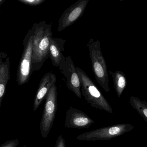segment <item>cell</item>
<instances>
[{
	"instance_id": "1",
	"label": "cell",
	"mask_w": 147,
	"mask_h": 147,
	"mask_svg": "<svg viewBox=\"0 0 147 147\" xmlns=\"http://www.w3.org/2000/svg\"><path fill=\"white\" fill-rule=\"evenodd\" d=\"M52 23L42 21L32 27L33 53L32 72L38 71L49 58V49L53 38Z\"/></svg>"
},
{
	"instance_id": "2",
	"label": "cell",
	"mask_w": 147,
	"mask_h": 147,
	"mask_svg": "<svg viewBox=\"0 0 147 147\" xmlns=\"http://www.w3.org/2000/svg\"><path fill=\"white\" fill-rule=\"evenodd\" d=\"M76 70L80 80L81 91L86 101L93 108L112 114L111 105L90 77L81 68L76 67Z\"/></svg>"
},
{
	"instance_id": "3",
	"label": "cell",
	"mask_w": 147,
	"mask_h": 147,
	"mask_svg": "<svg viewBox=\"0 0 147 147\" xmlns=\"http://www.w3.org/2000/svg\"><path fill=\"white\" fill-rule=\"evenodd\" d=\"M94 77L100 86L106 91H110L109 73L105 59L102 54L101 43L98 39H90L87 44Z\"/></svg>"
},
{
	"instance_id": "4",
	"label": "cell",
	"mask_w": 147,
	"mask_h": 147,
	"mask_svg": "<svg viewBox=\"0 0 147 147\" xmlns=\"http://www.w3.org/2000/svg\"><path fill=\"white\" fill-rule=\"evenodd\" d=\"M134 128L133 125L128 123L117 124L83 133L76 139L86 141L109 140L131 131Z\"/></svg>"
},
{
	"instance_id": "5",
	"label": "cell",
	"mask_w": 147,
	"mask_h": 147,
	"mask_svg": "<svg viewBox=\"0 0 147 147\" xmlns=\"http://www.w3.org/2000/svg\"><path fill=\"white\" fill-rule=\"evenodd\" d=\"M57 88L56 84L50 89L46 97L45 103L40 123V133L45 139L50 133L57 110Z\"/></svg>"
},
{
	"instance_id": "6",
	"label": "cell",
	"mask_w": 147,
	"mask_h": 147,
	"mask_svg": "<svg viewBox=\"0 0 147 147\" xmlns=\"http://www.w3.org/2000/svg\"><path fill=\"white\" fill-rule=\"evenodd\" d=\"M24 41V50L17 72V81L20 85H22L28 82L32 72L33 35L32 29L28 31Z\"/></svg>"
},
{
	"instance_id": "7",
	"label": "cell",
	"mask_w": 147,
	"mask_h": 147,
	"mask_svg": "<svg viewBox=\"0 0 147 147\" xmlns=\"http://www.w3.org/2000/svg\"><path fill=\"white\" fill-rule=\"evenodd\" d=\"M89 0H78L63 12L59 20L58 32H61L82 16Z\"/></svg>"
},
{
	"instance_id": "8",
	"label": "cell",
	"mask_w": 147,
	"mask_h": 147,
	"mask_svg": "<svg viewBox=\"0 0 147 147\" xmlns=\"http://www.w3.org/2000/svg\"><path fill=\"white\" fill-rule=\"evenodd\" d=\"M59 70L66 79V84L69 90L79 98H81V84L76 67L71 57L69 56Z\"/></svg>"
},
{
	"instance_id": "9",
	"label": "cell",
	"mask_w": 147,
	"mask_h": 147,
	"mask_svg": "<svg viewBox=\"0 0 147 147\" xmlns=\"http://www.w3.org/2000/svg\"><path fill=\"white\" fill-rule=\"evenodd\" d=\"M94 123V121L84 112L78 109L70 107L66 111L65 127L77 129H88Z\"/></svg>"
},
{
	"instance_id": "10",
	"label": "cell",
	"mask_w": 147,
	"mask_h": 147,
	"mask_svg": "<svg viewBox=\"0 0 147 147\" xmlns=\"http://www.w3.org/2000/svg\"><path fill=\"white\" fill-rule=\"evenodd\" d=\"M57 78L52 72L46 73L40 82L38 88L36 92L33 104V110L36 112L40 105L42 103L52 87L56 84Z\"/></svg>"
},
{
	"instance_id": "11",
	"label": "cell",
	"mask_w": 147,
	"mask_h": 147,
	"mask_svg": "<svg viewBox=\"0 0 147 147\" xmlns=\"http://www.w3.org/2000/svg\"><path fill=\"white\" fill-rule=\"evenodd\" d=\"M66 40L61 38H53L51 39L49 49V58L53 65L60 68L65 61L66 58L63 54Z\"/></svg>"
},
{
	"instance_id": "12",
	"label": "cell",
	"mask_w": 147,
	"mask_h": 147,
	"mask_svg": "<svg viewBox=\"0 0 147 147\" xmlns=\"http://www.w3.org/2000/svg\"><path fill=\"white\" fill-rule=\"evenodd\" d=\"M4 53H0V108L6 90L8 81L10 79V62L9 57Z\"/></svg>"
},
{
	"instance_id": "13",
	"label": "cell",
	"mask_w": 147,
	"mask_h": 147,
	"mask_svg": "<svg viewBox=\"0 0 147 147\" xmlns=\"http://www.w3.org/2000/svg\"><path fill=\"white\" fill-rule=\"evenodd\" d=\"M109 72L113 78L114 87L117 95L120 98L127 86V77L125 74L121 71H116L114 72L110 71Z\"/></svg>"
},
{
	"instance_id": "14",
	"label": "cell",
	"mask_w": 147,
	"mask_h": 147,
	"mask_svg": "<svg viewBox=\"0 0 147 147\" xmlns=\"http://www.w3.org/2000/svg\"><path fill=\"white\" fill-rule=\"evenodd\" d=\"M129 103L147 123V102L142 101L138 98L131 96L129 99Z\"/></svg>"
},
{
	"instance_id": "15",
	"label": "cell",
	"mask_w": 147,
	"mask_h": 147,
	"mask_svg": "<svg viewBox=\"0 0 147 147\" xmlns=\"http://www.w3.org/2000/svg\"><path fill=\"white\" fill-rule=\"evenodd\" d=\"M46 0H19V1L30 6H38L45 1Z\"/></svg>"
},
{
	"instance_id": "16",
	"label": "cell",
	"mask_w": 147,
	"mask_h": 147,
	"mask_svg": "<svg viewBox=\"0 0 147 147\" xmlns=\"http://www.w3.org/2000/svg\"><path fill=\"white\" fill-rule=\"evenodd\" d=\"M19 144L18 140H11L3 143L0 146V147H17Z\"/></svg>"
},
{
	"instance_id": "17",
	"label": "cell",
	"mask_w": 147,
	"mask_h": 147,
	"mask_svg": "<svg viewBox=\"0 0 147 147\" xmlns=\"http://www.w3.org/2000/svg\"><path fill=\"white\" fill-rule=\"evenodd\" d=\"M55 147H66L65 140L61 135L59 136Z\"/></svg>"
},
{
	"instance_id": "18",
	"label": "cell",
	"mask_w": 147,
	"mask_h": 147,
	"mask_svg": "<svg viewBox=\"0 0 147 147\" xmlns=\"http://www.w3.org/2000/svg\"><path fill=\"white\" fill-rule=\"evenodd\" d=\"M4 1H3V0H0V3H2Z\"/></svg>"
},
{
	"instance_id": "19",
	"label": "cell",
	"mask_w": 147,
	"mask_h": 147,
	"mask_svg": "<svg viewBox=\"0 0 147 147\" xmlns=\"http://www.w3.org/2000/svg\"><path fill=\"white\" fill-rule=\"evenodd\" d=\"M23 147H27V146H24Z\"/></svg>"
}]
</instances>
